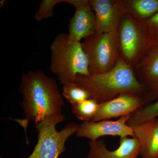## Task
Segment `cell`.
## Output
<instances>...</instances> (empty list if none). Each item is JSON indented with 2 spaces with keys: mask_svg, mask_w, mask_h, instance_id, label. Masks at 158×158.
Segmentation results:
<instances>
[{
  "mask_svg": "<svg viewBox=\"0 0 158 158\" xmlns=\"http://www.w3.org/2000/svg\"><path fill=\"white\" fill-rule=\"evenodd\" d=\"M19 90L26 121L37 125L46 117L62 114V95L56 82L40 69L23 73Z\"/></svg>",
  "mask_w": 158,
  "mask_h": 158,
  "instance_id": "6da1fadb",
  "label": "cell"
},
{
  "mask_svg": "<svg viewBox=\"0 0 158 158\" xmlns=\"http://www.w3.org/2000/svg\"><path fill=\"white\" fill-rule=\"evenodd\" d=\"M76 83L88 90L99 104L123 94L140 96L146 88L138 81L132 67L119 56L112 69L104 73L77 76Z\"/></svg>",
  "mask_w": 158,
  "mask_h": 158,
  "instance_id": "7a4b0ae2",
  "label": "cell"
},
{
  "mask_svg": "<svg viewBox=\"0 0 158 158\" xmlns=\"http://www.w3.org/2000/svg\"><path fill=\"white\" fill-rule=\"evenodd\" d=\"M50 51V70L62 85L75 82L78 75H90L82 43L71 40L68 34H58L51 44Z\"/></svg>",
  "mask_w": 158,
  "mask_h": 158,
  "instance_id": "3957f363",
  "label": "cell"
},
{
  "mask_svg": "<svg viewBox=\"0 0 158 158\" xmlns=\"http://www.w3.org/2000/svg\"><path fill=\"white\" fill-rule=\"evenodd\" d=\"M64 115L46 117L36 125L38 141L34 151L27 158H58L65 152V142L72 135L77 132L79 125L70 123L58 131L56 125L65 120Z\"/></svg>",
  "mask_w": 158,
  "mask_h": 158,
  "instance_id": "277c9868",
  "label": "cell"
},
{
  "mask_svg": "<svg viewBox=\"0 0 158 158\" xmlns=\"http://www.w3.org/2000/svg\"><path fill=\"white\" fill-rule=\"evenodd\" d=\"M118 34L120 56L134 68L152 46L144 20L127 11L120 21Z\"/></svg>",
  "mask_w": 158,
  "mask_h": 158,
  "instance_id": "5b68a950",
  "label": "cell"
},
{
  "mask_svg": "<svg viewBox=\"0 0 158 158\" xmlns=\"http://www.w3.org/2000/svg\"><path fill=\"white\" fill-rule=\"evenodd\" d=\"M82 45L89 62L90 74L104 73L110 70L120 56L118 31L95 33L84 39Z\"/></svg>",
  "mask_w": 158,
  "mask_h": 158,
  "instance_id": "8992f818",
  "label": "cell"
},
{
  "mask_svg": "<svg viewBox=\"0 0 158 158\" xmlns=\"http://www.w3.org/2000/svg\"><path fill=\"white\" fill-rule=\"evenodd\" d=\"M133 69L137 79L147 90L144 105L158 100V45L152 46Z\"/></svg>",
  "mask_w": 158,
  "mask_h": 158,
  "instance_id": "52a82bcc",
  "label": "cell"
},
{
  "mask_svg": "<svg viewBox=\"0 0 158 158\" xmlns=\"http://www.w3.org/2000/svg\"><path fill=\"white\" fill-rule=\"evenodd\" d=\"M89 3L95 14L96 34L117 32L122 18L127 12L122 1L89 0Z\"/></svg>",
  "mask_w": 158,
  "mask_h": 158,
  "instance_id": "ba28073f",
  "label": "cell"
},
{
  "mask_svg": "<svg viewBox=\"0 0 158 158\" xmlns=\"http://www.w3.org/2000/svg\"><path fill=\"white\" fill-rule=\"evenodd\" d=\"M131 115L122 116L116 121L103 120L97 122H84L79 125L77 136L90 139L95 141L103 136H119L135 138L134 128L130 127L126 123Z\"/></svg>",
  "mask_w": 158,
  "mask_h": 158,
  "instance_id": "9c48e42d",
  "label": "cell"
},
{
  "mask_svg": "<svg viewBox=\"0 0 158 158\" xmlns=\"http://www.w3.org/2000/svg\"><path fill=\"white\" fill-rule=\"evenodd\" d=\"M75 8L73 16L69 23V37L73 41L80 42L96 33L95 14L89 0H67Z\"/></svg>",
  "mask_w": 158,
  "mask_h": 158,
  "instance_id": "30bf717a",
  "label": "cell"
},
{
  "mask_svg": "<svg viewBox=\"0 0 158 158\" xmlns=\"http://www.w3.org/2000/svg\"><path fill=\"white\" fill-rule=\"evenodd\" d=\"M143 97L131 94H123L102 103L92 122L109 120L110 118L131 115L144 106Z\"/></svg>",
  "mask_w": 158,
  "mask_h": 158,
  "instance_id": "8fae6325",
  "label": "cell"
},
{
  "mask_svg": "<svg viewBox=\"0 0 158 158\" xmlns=\"http://www.w3.org/2000/svg\"><path fill=\"white\" fill-rule=\"evenodd\" d=\"M88 158H138L140 155V147L135 138L122 137L117 149L110 151L102 140L89 142Z\"/></svg>",
  "mask_w": 158,
  "mask_h": 158,
  "instance_id": "7c38bea8",
  "label": "cell"
},
{
  "mask_svg": "<svg viewBox=\"0 0 158 158\" xmlns=\"http://www.w3.org/2000/svg\"><path fill=\"white\" fill-rule=\"evenodd\" d=\"M133 128L139 144L140 155L142 158L158 157V117Z\"/></svg>",
  "mask_w": 158,
  "mask_h": 158,
  "instance_id": "4fadbf2b",
  "label": "cell"
},
{
  "mask_svg": "<svg viewBox=\"0 0 158 158\" xmlns=\"http://www.w3.org/2000/svg\"><path fill=\"white\" fill-rule=\"evenodd\" d=\"M127 12L145 21L158 13V0H122Z\"/></svg>",
  "mask_w": 158,
  "mask_h": 158,
  "instance_id": "5bb4252c",
  "label": "cell"
},
{
  "mask_svg": "<svg viewBox=\"0 0 158 158\" xmlns=\"http://www.w3.org/2000/svg\"><path fill=\"white\" fill-rule=\"evenodd\" d=\"M158 117V99L150 103L144 105L132 113L126 123L134 128L152 119Z\"/></svg>",
  "mask_w": 158,
  "mask_h": 158,
  "instance_id": "9a60e30c",
  "label": "cell"
},
{
  "mask_svg": "<svg viewBox=\"0 0 158 158\" xmlns=\"http://www.w3.org/2000/svg\"><path fill=\"white\" fill-rule=\"evenodd\" d=\"M100 104L92 98L72 105V112L78 119L92 122L96 116Z\"/></svg>",
  "mask_w": 158,
  "mask_h": 158,
  "instance_id": "2e32d148",
  "label": "cell"
},
{
  "mask_svg": "<svg viewBox=\"0 0 158 158\" xmlns=\"http://www.w3.org/2000/svg\"><path fill=\"white\" fill-rule=\"evenodd\" d=\"M62 95L71 105L91 98V95L88 90L76 82L63 85Z\"/></svg>",
  "mask_w": 158,
  "mask_h": 158,
  "instance_id": "e0dca14e",
  "label": "cell"
},
{
  "mask_svg": "<svg viewBox=\"0 0 158 158\" xmlns=\"http://www.w3.org/2000/svg\"><path fill=\"white\" fill-rule=\"evenodd\" d=\"M61 2H66V0H44L40 4L39 9L36 12L35 19L40 21L53 16L54 7Z\"/></svg>",
  "mask_w": 158,
  "mask_h": 158,
  "instance_id": "ac0fdd59",
  "label": "cell"
},
{
  "mask_svg": "<svg viewBox=\"0 0 158 158\" xmlns=\"http://www.w3.org/2000/svg\"><path fill=\"white\" fill-rule=\"evenodd\" d=\"M144 21L151 45H158V13Z\"/></svg>",
  "mask_w": 158,
  "mask_h": 158,
  "instance_id": "d6986e66",
  "label": "cell"
},
{
  "mask_svg": "<svg viewBox=\"0 0 158 158\" xmlns=\"http://www.w3.org/2000/svg\"><path fill=\"white\" fill-rule=\"evenodd\" d=\"M1 158H3L2 157H1Z\"/></svg>",
  "mask_w": 158,
  "mask_h": 158,
  "instance_id": "ffe728a7",
  "label": "cell"
},
{
  "mask_svg": "<svg viewBox=\"0 0 158 158\" xmlns=\"http://www.w3.org/2000/svg\"><path fill=\"white\" fill-rule=\"evenodd\" d=\"M157 158H158V157Z\"/></svg>",
  "mask_w": 158,
  "mask_h": 158,
  "instance_id": "44dd1931",
  "label": "cell"
}]
</instances>
